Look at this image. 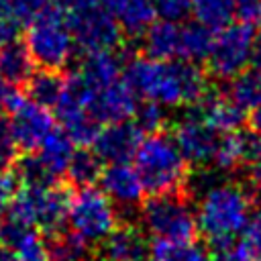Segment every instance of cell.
<instances>
[{"label":"cell","mask_w":261,"mask_h":261,"mask_svg":"<svg viewBox=\"0 0 261 261\" xmlns=\"http://www.w3.org/2000/svg\"><path fill=\"white\" fill-rule=\"evenodd\" d=\"M124 80L137 96L163 108L196 106L208 92V77L194 61L133 57L124 63Z\"/></svg>","instance_id":"1"},{"label":"cell","mask_w":261,"mask_h":261,"mask_svg":"<svg viewBox=\"0 0 261 261\" xmlns=\"http://www.w3.org/2000/svg\"><path fill=\"white\" fill-rule=\"evenodd\" d=\"M251 194L237 181H214L206 186L198 200V232L214 247L222 249L239 239L251 216Z\"/></svg>","instance_id":"2"},{"label":"cell","mask_w":261,"mask_h":261,"mask_svg":"<svg viewBox=\"0 0 261 261\" xmlns=\"http://www.w3.org/2000/svg\"><path fill=\"white\" fill-rule=\"evenodd\" d=\"M135 169L143 181L145 194H167L186 190L188 161L177 143L165 130L143 135L135 155Z\"/></svg>","instance_id":"3"},{"label":"cell","mask_w":261,"mask_h":261,"mask_svg":"<svg viewBox=\"0 0 261 261\" xmlns=\"http://www.w3.org/2000/svg\"><path fill=\"white\" fill-rule=\"evenodd\" d=\"M69 190L61 181L55 184H22L16 188L4 224L37 228L43 237L65 226Z\"/></svg>","instance_id":"4"},{"label":"cell","mask_w":261,"mask_h":261,"mask_svg":"<svg viewBox=\"0 0 261 261\" xmlns=\"http://www.w3.org/2000/svg\"><path fill=\"white\" fill-rule=\"evenodd\" d=\"M141 218L153 241L192 243L198 237L196 212L184 190L149 196L141 202Z\"/></svg>","instance_id":"5"},{"label":"cell","mask_w":261,"mask_h":261,"mask_svg":"<svg viewBox=\"0 0 261 261\" xmlns=\"http://www.w3.org/2000/svg\"><path fill=\"white\" fill-rule=\"evenodd\" d=\"M22 43L27 45L35 65L53 71H61L75 49L71 31L53 2L27 24Z\"/></svg>","instance_id":"6"},{"label":"cell","mask_w":261,"mask_h":261,"mask_svg":"<svg viewBox=\"0 0 261 261\" xmlns=\"http://www.w3.org/2000/svg\"><path fill=\"white\" fill-rule=\"evenodd\" d=\"M63 14L73 43L88 51L116 49L120 43V27L100 0H51Z\"/></svg>","instance_id":"7"},{"label":"cell","mask_w":261,"mask_h":261,"mask_svg":"<svg viewBox=\"0 0 261 261\" xmlns=\"http://www.w3.org/2000/svg\"><path fill=\"white\" fill-rule=\"evenodd\" d=\"M67 222L71 230L94 245L120 222V214L116 204L102 192V188L82 186L69 194Z\"/></svg>","instance_id":"8"},{"label":"cell","mask_w":261,"mask_h":261,"mask_svg":"<svg viewBox=\"0 0 261 261\" xmlns=\"http://www.w3.org/2000/svg\"><path fill=\"white\" fill-rule=\"evenodd\" d=\"M255 31L251 22H228L212 35L208 51V69L218 80H232L237 73L249 67L253 55Z\"/></svg>","instance_id":"9"},{"label":"cell","mask_w":261,"mask_h":261,"mask_svg":"<svg viewBox=\"0 0 261 261\" xmlns=\"http://www.w3.org/2000/svg\"><path fill=\"white\" fill-rule=\"evenodd\" d=\"M4 108L8 110V124L20 151L33 153L55 130L53 110L35 102L16 88H10Z\"/></svg>","instance_id":"10"},{"label":"cell","mask_w":261,"mask_h":261,"mask_svg":"<svg viewBox=\"0 0 261 261\" xmlns=\"http://www.w3.org/2000/svg\"><path fill=\"white\" fill-rule=\"evenodd\" d=\"M218 137L220 133L212 128L196 108L184 114L173 126V141L192 165H210Z\"/></svg>","instance_id":"11"},{"label":"cell","mask_w":261,"mask_h":261,"mask_svg":"<svg viewBox=\"0 0 261 261\" xmlns=\"http://www.w3.org/2000/svg\"><path fill=\"white\" fill-rule=\"evenodd\" d=\"M143 135L145 133L137 126V122L133 118L118 120V122H106V126H100L98 135L90 147L100 157L102 163L130 161Z\"/></svg>","instance_id":"12"},{"label":"cell","mask_w":261,"mask_h":261,"mask_svg":"<svg viewBox=\"0 0 261 261\" xmlns=\"http://www.w3.org/2000/svg\"><path fill=\"white\" fill-rule=\"evenodd\" d=\"M151 243L143 228L133 222H118L98 247L100 261H149Z\"/></svg>","instance_id":"13"},{"label":"cell","mask_w":261,"mask_h":261,"mask_svg":"<svg viewBox=\"0 0 261 261\" xmlns=\"http://www.w3.org/2000/svg\"><path fill=\"white\" fill-rule=\"evenodd\" d=\"M98 181L102 186V192L114 204H118L122 208L137 206L145 198L143 181H141L135 165H130L128 161H116V163L102 165Z\"/></svg>","instance_id":"14"},{"label":"cell","mask_w":261,"mask_h":261,"mask_svg":"<svg viewBox=\"0 0 261 261\" xmlns=\"http://www.w3.org/2000/svg\"><path fill=\"white\" fill-rule=\"evenodd\" d=\"M100 4L114 16L120 33L128 37H143V33L157 20L151 0H100Z\"/></svg>","instance_id":"15"},{"label":"cell","mask_w":261,"mask_h":261,"mask_svg":"<svg viewBox=\"0 0 261 261\" xmlns=\"http://www.w3.org/2000/svg\"><path fill=\"white\" fill-rule=\"evenodd\" d=\"M196 110L218 133L237 130L245 120V110L228 94H210V92H206V96L196 104Z\"/></svg>","instance_id":"16"},{"label":"cell","mask_w":261,"mask_h":261,"mask_svg":"<svg viewBox=\"0 0 261 261\" xmlns=\"http://www.w3.org/2000/svg\"><path fill=\"white\" fill-rule=\"evenodd\" d=\"M145 53L155 59H179L181 49V22L159 18L143 33Z\"/></svg>","instance_id":"17"},{"label":"cell","mask_w":261,"mask_h":261,"mask_svg":"<svg viewBox=\"0 0 261 261\" xmlns=\"http://www.w3.org/2000/svg\"><path fill=\"white\" fill-rule=\"evenodd\" d=\"M33 57L22 41L12 39L0 47V73L10 88H24V84L33 75Z\"/></svg>","instance_id":"18"},{"label":"cell","mask_w":261,"mask_h":261,"mask_svg":"<svg viewBox=\"0 0 261 261\" xmlns=\"http://www.w3.org/2000/svg\"><path fill=\"white\" fill-rule=\"evenodd\" d=\"M49 261H90L92 243L80 237L75 230L63 226L51 234H45Z\"/></svg>","instance_id":"19"},{"label":"cell","mask_w":261,"mask_h":261,"mask_svg":"<svg viewBox=\"0 0 261 261\" xmlns=\"http://www.w3.org/2000/svg\"><path fill=\"white\" fill-rule=\"evenodd\" d=\"M24 88H27L29 98H33L35 102L53 110L65 90V75L61 71H53V69H39L37 73L33 71V75L29 77Z\"/></svg>","instance_id":"20"},{"label":"cell","mask_w":261,"mask_h":261,"mask_svg":"<svg viewBox=\"0 0 261 261\" xmlns=\"http://www.w3.org/2000/svg\"><path fill=\"white\" fill-rule=\"evenodd\" d=\"M245 161H247V139L237 130L220 133L210 165H214L220 171H234Z\"/></svg>","instance_id":"21"},{"label":"cell","mask_w":261,"mask_h":261,"mask_svg":"<svg viewBox=\"0 0 261 261\" xmlns=\"http://www.w3.org/2000/svg\"><path fill=\"white\" fill-rule=\"evenodd\" d=\"M100 171H102L100 157L88 147H80L73 151L63 177H67V181L73 188H82V186H94L100 177Z\"/></svg>","instance_id":"22"},{"label":"cell","mask_w":261,"mask_h":261,"mask_svg":"<svg viewBox=\"0 0 261 261\" xmlns=\"http://www.w3.org/2000/svg\"><path fill=\"white\" fill-rule=\"evenodd\" d=\"M190 12L196 22L210 31H218L232 22L234 18V0H192Z\"/></svg>","instance_id":"23"},{"label":"cell","mask_w":261,"mask_h":261,"mask_svg":"<svg viewBox=\"0 0 261 261\" xmlns=\"http://www.w3.org/2000/svg\"><path fill=\"white\" fill-rule=\"evenodd\" d=\"M228 96L243 108V110H253L261 106V67H251L243 69L230 80V90Z\"/></svg>","instance_id":"24"},{"label":"cell","mask_w":261,"mask_h":261,"mask_svg":"<svg viewBox=\"0 0 261 261\" xmlns=\"http://www.w3.org/2000/svg\"><path fill=\"white\" fill-rule=\"evenodd\" d=\"M212 45V31L202 27L200 22H188L181 24V49L179 59L184 61H204L208 57Z\"/></svg>","instance_id":"25"},{"label":"cell","mask_w":261,"mask_h":261,"mask_svg":"<svg viewBox=\"0 0 261 261\" xmlns=\"http://www.w3.org/2000/svg\"><path fill=\"white\" fill-rule=\"evenodd\" d=\"M149 261H212L210 253L192 243H165V241H153Z\"/></svg>","instance_id":"26"},{"label":"cell","mask_w":261,"mask_h":261,"mask_svg":"<svg viewBox=\"0 0 261 261\" xmlns=\"http://www.w3.org/2000/svg\"><path fill=\"white\" fill-rule=\"evenodd\" d=\"M234 245L245 261H261V210L249 216Z\"/></svg>","instance_id":"27"},{"label":"cell","mask_w":261,"mask_h":261,"mask_svg":"<svg viewBox=\"0 0 261 261\" xmlns=\"http://www.w3.org/2000/svg\"><path fill=\"white\" fill-rule=\"evenodd\" d=\"M133 120L137 122V126L143 133H155V130H165L167 114H165L163 106L145 100L143 106H137V112H135Z\"/></svg>","instance_id":"28"},{"label":"cell","mask_w":261,"mask_h":261,"mask_svg":"<svg viewBox=\"0 0 261 261\" xmlns=\"http://www.w3.org/2000/svg\"><path fill=\"white\" fill-rule=\"evenodd\" d=\"M20 159V147L12 135L8 118L0 116V171H10Z\"/></svg>","instance_id":"29"},{"label":"cell","mask_w":261,"mask_h":261,"mask_svg":"<svg viewBox=\"0 0 261 261\" xmlns=\"http://www.w3.org/2000/svg\"><path fill=\"white\" fill-rule=\"evenodd\" d=\"M51 0H10V8L18 24H29L37 14H41Z\"/></svg>","instance_id":"30"},{"label":"cell","mask_w":261,"mask_h":261,"mask_svg":"<svg viewBox=\"0 0 261 261\" xmlns=\"http://www.w3.org/2000/svg\"><path fill=\"white\" fill-rule=\"evenodd\" d=\"M155 6V12L161 18L169 20H181L190 12V2L192 0H151Z\"/></svg>","instance_id":"31"},{"label":"cell","mask_w":261,"mask_h":261,"mask_svg":"<svg viewBox=\"0 0 261 261\" xmlns=\"http://www.w3.org/2000/svg\"><path fill=\"white\" fill-rule=\"evenodd\" d=\"M234 16L243 22H255L261 18V0H234Z\"/></svg>","instance_id":"32"},{"label":"cell","mask_w":261,"mask_h":261,"mask_svg":"<svg viewBox=\"0 0 261 261\" xmlns=\"http://www.w3.org/2000/svg\"><path fill=\"white\" fill-rule=\"evenodd\" d=\"M14 192H16V175H12L10 171H0V212L8 208Z\"/></svg>","instance_id":"33"},{"label":"cell","mask_w":261,"mask_h":261,"mask_svg":"<svg viewBox=\"0 0 261 261\" xmlns=\"http://www.w3.org/2000/svg\"><path fill=\"white\" fill-rule=\"evenodd\" d=\"M247 161H251L253 165L261 163V135H253L251 139H247Z\"/></svg>","instance_id":"34"},{"label":"cell","mask_w":261,"mask_h":261,"mask_svg":"<svg viewBox=\"0 0 261 261\" xmlns=\"http://www.w3.org/2000/svg\"><path fill=\"white\" fill-rule=\"evenodd\" d=\"M251 188H253V196L261 202V163H257L251 171Z\"/></svg>","instance_id":"35"},{"label":"cell","mask_w":261,"mask_h":261,"mask_svg":"<svg viewBox=\"0 0 261 261\" xmlns=\"http://www.w3.org/2000/svg\"><path fill=\"white\" fill-rule=\"evenodd\" d=\"M249 126H251V130H253V135H261V106H257V108L251 110Z\"/></svg>","instance_id":"36"},{"label":"cell","mask_w":261,"mask_h":261,"mask_svg":"<svg viewBox=\"0 0 261 261\" xmlns=\"http://www.w3.org/2000/svg\"><path fill=\"white\" fill-rule=\"evenodd\" d=\"M251 61L261 67V33H255V39H253V55H251Z\"/></svg>","instance_id":"37"},{"label":"cell","mask_w":261,"mask_h":261,"mask_svg":"<svg viewBox=\"0 0 261 261\" xmlns=\"http://www.w3.org/2000/svg\"><path fill=\"white\" fill-rule=\"evenodd\" d=\"M4 20H16L12 14V8H10V0H0V22H4Z\"/></svg>","instance_id":"38"},{"label":"cell","mask_w":261,"mask_h":261,"mask_svg":"<svg viewBox=\"0 0 261 261\" xmlns=\"http://www.w3.org/2000/svg\"><path fill=\"white\" fill-rule=\"evenodd\" d=\"M8 92H10V86L4 82V77H2V73H0V108H4V102H6Z\"/></svg>","instance_id":"39"},{"label":"cell","mask_w":261,"mask_h":261,"mask_svg":"<svg viewBox=\"0 0 261 261\" xmlns=\"http://www.w3.org/2000/svg\"><path fill=\"white\" fill-rule=\"evenodd\" d=\"M0 261H18V259H16V255L12 253V249L0 247Z\"/></svg>","instance_id":"40"},{"label":"cell","mask_w":261,"mask_h":261,"mask_svg":"<svg viewBox=\"0 0 261 261\" xmlns=\"http://www.w3.org/2000/svg\"><path fill=\"white\" fill-rule=\"evenodd\" d=\"M2 243H4V241H2V224H0V247H2Z\"/></svg>","instance_id":"41"}]
</instances>
